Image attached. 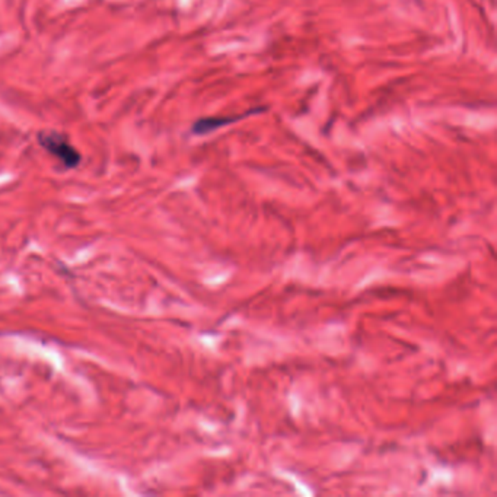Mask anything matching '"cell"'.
I'll return each mask as SVG.
<instances>
[{
  "label": "cell",
  "mask_w": 497,
  "mask_h": 497,
  "mask_svg": "<svg viewBox=\"0 0 497 497\" xmlns=\"http://www.w3.org/2000/svg\"><path fill=\"white\" fill-rule=\"evenodd\" d=\"M236 119H231V117H222V119H201L199 120L194 125H193V132L197 134H205L209 133L212 130H216L218 127H222L227 123H231Z\"/></svg>",
  "instance_id": "7a4b0ae2"
},
{
  "label": "cell",
  "mask_w": 497,
  "mask_h": 497,
  "mask_svg": "<svg viewBox=\"0 0 497 497\" xmlns=\"http://www.w3.org/2000/svg\"><path fill=\"white\" fill-rule=\"evenodd\" d=\"M38 140H40V145L45 150H48L50 154L54 155L65 163V167L74 168L79 165L82 159L81 154L70 143H68V140L65 137H61L57 133L45 132L38 134Z\"/></svg>",
  "instance_id": "6da1fadb"
}]
</instances>
